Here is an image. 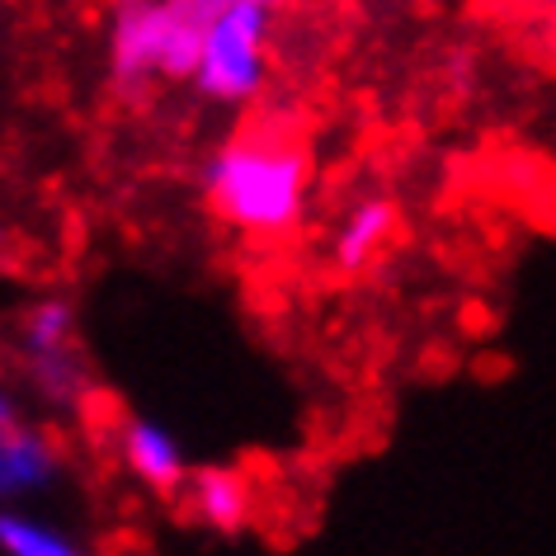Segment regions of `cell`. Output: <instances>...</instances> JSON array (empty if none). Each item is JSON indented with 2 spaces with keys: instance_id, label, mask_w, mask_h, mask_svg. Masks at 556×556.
Listing matches in <instances>:
<instances>
[{
  "instance_id": "cell-1",
  "label": "cell",
  "mask_w": 556,
  "mask_h": 556,
  "mask_svg": "<svg viewBox=\"0 0 556 556\" xmlns=\"http://www.w3.org/2000/svg\"><path fill=\"white\" fill-rule=\"evenodd\" d=\"M307 151L278 132H245L207 161V199L245 236H288L307 213Z\"/></svg>"
},
{
  "instance_id": "cell-2",
  "label": "cell",
  "mask_w": 556,
  "mask_h": 556,
  "mask_svg": "<svg viewBox=\"0 0 556 556\" xmlns=\"http://www.w3.org/2000/svg\"><path fill=\"white\" fill-rule=\"evenodd\" d=\"M227 0H123L109 34V72L123 90L147 86L151 76L193 80L207 24Z\"/></svg>"
},
{
  "instance_id": "cell-3",
  "label": "cell",
  "mask_w": 556,
  "mask_h": 556,
  "mask_svg": "<svg viewBox=\"0 0 556 556\" xmlns=\"http://www.w3.org/2000/svg\"><path fill=\"white\" fill-rule=\"evenodd\" d=\"M269 80V10L255 0H227L207 24L193 90L213 104H250Z\"/></svg>"
},
{
  "instance_id": "cell-4",
  "label": "cell",
  "mask_w": 556,
  "mask_h": 556,
  "mask_svg": "<svg viewBox=\"0 0 556 556\" xmlns=\"http://www.w3.org/2000/svg\"><path fill=\"white\" fill-rule=\"evenodd\" d=\"M62 453L43 429L15 425L10 434H0V500H24L38 495L58 481Z\"/></svg>"
},
{
  "instance_id": "cell-5",
  "label": "cell",
  "mask_w": 556,
  "mask_h": 556,
  "mask_svg": "<svg viewBox=\"0 0 556 556\" xmlns=\"http://www.w3.org/2000/svg\"><path fill=\"white\" fill-rule=\"evenodd\" d=\"M123 463H128V471L142 485H151V491L170 495L185 485V453H179V443L170 429H161L156 420H128L123 425Z\"/></svg>"
},
{
  "instance_id": "cell-6",
  "label": "cell",
  "mask_w": 556,
  "mask_h": 556,
  "mask_svg": "<svg viewBox=\"0 0 556 556\" xmlns=\"http://www.w3.org/2000/svg\"><path fill=\"white\" fill-rule=\"evenodd\" d=\"M392 231H396V207H392V199H364V203H354L350 213L340 217L336 236H330V260H336V269L340 274L368 269L372 255H378V250L392 241Z\"/></svg>"
},
{
  "instance_id": "cell-7",
  "label": "cell",
  "mask_w": 556,
  "mask_h": 556,
  "mask_svg": "<svg viewBox=\"0 0 556 556\" xmlns=\"http://www.w3.org/2000/svg\"><path fill=\"white\" fill-rule=\"evenodd\" d=\"M189 500H193V514L217 528V533H231L250 519V485L236 477V471H222V467H207L193 477L189 485Z\"/></svg>"
},
{
  "instance_id": "cell-8",
  "label": "cell",
  "mask_w": 556,
  "mask_h": 556,
  "mask_svg": "<svg viewBox=\"0 0 556 556\" xmlns=\"http://www.w3.org/2000/svg\"><path fill=\"white\" fill-rule=\"evenodd\" d=\"M0 552L5 556H76V538L29 509H0Z\"/></svg>"
},
{
  "instance_id": "cell-9",
  "label": "cell",
  "mask_w": 556,
  "mask_h": 556,
  "mask_svg": "<svg viewBox=\"0 0 556 556\" xmlns=\"http://www.w3.org/2000/svg\"><path fill=\"white\" fill-rule=\"evenodd\" d=\"M76 340V312L66 307V302L48 298L38 302L29 312V321H24V350L29 354H58V350H72Z\"/></svg>"
},
{
  "instance_id": "cell-10",
  "label": "cell",
  "mask_w": 556,
  "mask_h": 556,
  "mask_svg": "<svg viewBox=\"0 0 556 556\" xmlns=\"http://www.w3.org/2000/svg\"><path fill=\"white\" fill-rule=\"evenodd\" d=\"M29 368H34V382L38 392L52 396V401H72L80 392V364L72 350H58V354H29Z\"/></svg>"
},
{
  "instance_id": "cell-11",
  "label": "cell",
  "mask_w": 556,
  "mask_h": 556,
  "mask_svg": "<svg viewBox=\"0 0 556 556\" xmlns=\"http://www.w3.org/2000/svg\"><path fill=\"white\" fill-rule=\"evenodd\" d=\"M15 425H20V410H15V401H10L5 387H0V434H10Z\"/></svg>"
},
{
  "instance_id": "cell-12",
  "label": "cell",
  "mask_w": 556,
  "mask_h": 556,
  "mask_svg": "<svg viewBox=\"0 0 556 556\" xmlns=\"http://www.w3.org/2000/svg\"><path fill=\"white\" fill-rule=\"evenodd\" d=\"M255 5H264V10H278V5H288V0H255Z\"/></svg>"
},
{
  "instance_id": "cell-13",
  "label": "cell",
  "mask_w": 556,
  "mask_h": 556,
  "mask_svg": "<svg viewBox=\"0 0 556 556\" xmlns=\"http://www.w3.org/2000/svg\"><path fill=\"white\" fill-rule=\"evenodd\" d=\"M538 5H547V10H556V0H538Z\"/></svg>"
}]
</instances>
